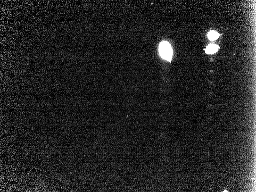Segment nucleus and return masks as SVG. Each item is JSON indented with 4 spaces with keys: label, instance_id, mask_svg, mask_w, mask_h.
Returning a JSON list of instances; mask_svg holds the SVG:
<instances>
[{
    "label": "nucleus",
    "instance_id": "1",
    "mask_svg": "<svg viewBox=\"0 0 256 192\" xmlns=\"http://www.w3.org/2000/svg\"><path fill=\"white\" fill-rule=\"evenodd\" d=\"M159 54L163 59L171 62L173 56L171 46L169 43L163 42L160 44L159 48Z\"/></svg>",
    "mask_w": 256,
    "mask_h": 192
},
{
    "label": "nucleus",
    "instance_id": "2",
    "mask_svg": "<svg viewBox=\"0 0 256 192\" xmlns=\"http://www.w3.org/2000/svg\"><path fill=\"white\" fill-rule=\"evenodd\" d=\"M219 47L214 44H210L207 47L205 50L206 53L208 54H213L216 53Z\"/></svg>",
    "mask_w": 256,
    "mask_h": 192
},
{
    "label": "nucleus",
    "instance_id": "3",
    "mask_svg": "<svg viewBox=\"0 0 256 192\" xmlns=\"http://www.w3.org/2000/svg\"><path fill=\"white\" fill-rule=\"evenodd\" d=\"M220 35L218 33L214 31H211L209 32L208 34V37L210 40L213 41L216 40L219 37Z\"/></svg>",
    "mask_w": 256,
    "mask_h": 192
}]
</instances>
